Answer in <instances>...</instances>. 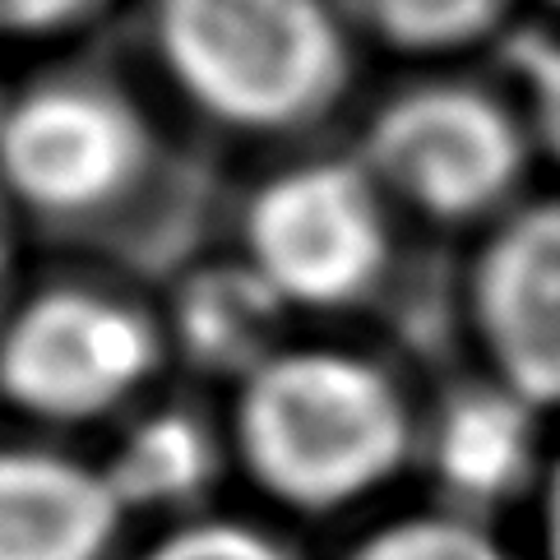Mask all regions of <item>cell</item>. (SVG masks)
Here are the masks:
<instances>
[{
  "label": "cell",
  "mask_w": 560,
  "mask_h": 560,
  "mask_svg": "<svg viewBox=\"0 0 560 560\" xmlns=\"http://www.w3.org/2000/svg\"><path fill=\"white\" fill-rule=\"evenodd\" d=\"M422 422L404 375L371 352L283 343L232 385L223 431L232 464L269 505L329 518L422 464Z\"/></svg>",
  "instance_id": "obj_1"
},
{
  "label": "cell",
  "mask_w": 560,
  "mask_h": 560,
  "mask_svg": "<svg viewBox=\"0 0 560 560\" xmlns=\"http://www.w3.org/2000/svg\"><path fill=\"white\" fill-rule=\"evenodd\" d=\"M149 51L199 121L242 139L315 130L357 70L334 0H149Z\"/></svg>",
  "instance_id": "obj_2"
},
{
  "label": "cell",
  "mask_w": 560,
  "mask_h": 560,
  "mask_svg": "<svg viewBox=\"0 0 560 560\" xmlns=\"http://www.w3.org/2000/svg\"><path fill=\"white\" fill-rule=\"evenodd\" d=\"M352 153L398 218L472 236L524 205L542 163L514 89L464 70H427L380 97Z\"/></svg>",
  "instance_id": "obj_3"
},
{
  "label": "cell",
  "mask_w": 560,
  "mask_h": 560,
  "mask_svg": "<svg viewBox=\"0 0 560 560\" xmlns=\"http://www.w3.org/2000/svg\"><path fill=\"white\" fill-rule=\"evenodd\" d=\"M158 149L144 103L103 70H47L0 97V199L14 218L107 223L149 190Z\"/></svg>",
  "instance_id": "obj_4"
},
{
  "label": "cell",
  "mask_w": 560,
  "mask_h": 560,
  "mask_svg": "<svg viewBox=\"0 0 560 560\" xmlns=\"http://www.w3.org/2000/svg\"><path fill=\"white\" fill-rule=\"evenodd\" d=\"M167 325L130 292L47 283L0 319V404L37 427H97L144 408L167 362Z\"/></svg>",
  "instance_id": "obj_5"
},
{
  "label": "cell",
  "mask_w": 560,
  "mask_h": 560,
  "mask_svg": "<svg viewBox=\"0 0 560 560\" xmlns=\"http://www.w3.org/2000/svg\"><path fill=\"white\" fill-rule=\"evenodd\" d=\"M398 209L357 153L278 167L242 209V259L288 311H348L394 265Z\"/></svg>",
  "instance_id": "obj_6"
},
{
  "label": "cell",
  "mask_w": 560,
  "mask_h": 560,
  "mask_svg": "<svg viewBox=\"0 0 560 560\" xmlns=\"http://www.w3.org/2000/svg\"><path fill=\"white\" fill-rule=\"evenodd\" d=\"M458 302L477 371L560 422V190L477 232Z\"/></svg>",
  "instance_id": "obj_7"
},
{
  "label": "cell",
  "mask_w": 560,
  "mask_h": 560,
  "mask_svg": "<svg viewBox=\"0 0 560 560\" xmlns=\"http://www.w3.org/2000/svg\"><path fill=\"white\" fill-rule=\"evenodd\" d=\"M551 427V417L482 371L454 385L422 422V464L435 477V500L482 518L514 500L528 505L556 440L547 435Z\"/></svg>",
  "instance_id": "obj_8"
},
{
  "label": "cell",
  "mask_w": 560,
  "mask_h": 560,
  "mask_svg": "<svg viewBox=\"0 0 560 560\" xmlns=\"http://www.w3.org/2000/svg\"><path fill=\"white\" fill-rule=\"evenodd\" d=\"M126 524L107 464L47 440L0 445V560H112Z\"/></svg>",
  "instance_id": "obj_9"
},
{
  "label": "cell",
  "mask_w": 560,
  "mask_h": 560,
  "mask_svg": "<svg viewBox=\"0 0 560 560\" xmlns=\"http://www.w3.org/2000/svg\"><path fill=\"white\" fill-rule=\"evenodd\" d=\"M228 458L232 450L223 427L213 431L195 412L144 404L116 454H107L103 464L130 518L149 505L153 514H176V524H182V518H195L199 495L213 487Z\"/></svg>",
  "instance_id": "obj_10"
},
{
  "label": "cell",
  "mask_w": 560,
  "mask_h": 560,
  "mask_svg": "<svg viewBox=\"0 0 560 560\" xmlns=\"http://www.w3.org/2000/svg\"><path fill=\"white\" fill-rule=\"evenodd\" d=\"M283 315L292 311L236 255L223 269L199 273L176 302V315L163 325L172 348H186L205 366H223V375H232L236 385L255 362H265L273 348H283L273 338V325Z\"/></svg>",
  "instance_id": "obj_11"
},
{
  "label": "cell",
  "mask_w": 560,
  "mask_h": 560,
  "mask_svg": "<svg viewBox=\"0 0 560 560\" xmlns=\"http://www.w3.org/2000/svg\"><path fill=\"white\" fill-rule=\"evenodd\" d=\"M357 43L440 66L477 47L510 43L518 0H334Z\"/></svg>",
  "instance_id": "obj_12"
},
{
  "label": "cell",
  "mask_w": 560,
  "mask_h": 560,
  "mask_svg": "<svg viewBox=\"0 0 560 560\" xmlns=\"http://www.w3.org/2000/svg\"><path fill=\"white\" fill-rule=\"evenodd\" d=\"M343 560H533L528 547H514L495 518L454 510V505H427L394 514L385 524L366 528Z\"/></svg>",
  "instance_id": "obj_13"
},
{
  "label": "cell",
  "mask_w": 560,
  "mask_h": 560,
  "mask_svg": "<svg viewBox=\"0 0 560 560\" xmlns=\"http://www.w3.org/2000/svg\"><path fill=\"white\" fill-rule=\"evenodd\" d=\"M505 84L528 116L537 158L560 176V24L537 33H510Z\"/></svg>",
  "instance_id": "obj_14"
},
{
  "label": "cell",
  "mask_w": 560,
  "mask_h": 560,
  "mask_svg": "<svg viewBox=\"0 0 560 560\" xmlns=\"http://www.w3.org/2000/svg\"><path fill=\"white\" fill-rule=\"evenodd\" d=\"M135 560H296L269 528L228 514H195L167 524Z\"/></svg>",
  "instance_id": "obj_15"
},
{
  "label": "cell",
  "mask_w": 560,
  "mask_h": 560,
  "mask_svg": "<svg viewBox=\"0 0 560 560\" xmlns=\"http://www.w3.org/2000/svg\"><path fill=\"white\" fill-rule=\"evenodd\" d=\"M112 0H0V43H47L84 28Z\"/></svg>",
  "instance_id": "obj_16"
},
{
  "label": "cell",
  "mask_w": 560,
  "mask_h": 560,
  "mask_svg": "<svg viewBox=\"0 0 560 560\" xmlns=\"http://www.w3.org/2000/svg\"><path fill=\"white\" fill-rule=\"evenodd\" d=\"M528 556L533 560H560V435L551 440L547 468L528 495Z\"/></svg>",
  "instance_id": "obj_17"
},
{
  "label": "cell",
  "mask_w": 560,
  "mask_h": 560,
  "mask_svg": "<svg viewBox=\"0 0 560 560\" xmlns=\"http://www.w3.org/2000/svg\"><path fill=\"white\" fill-rule=\"evenodd\" d=\"M14 213L0 199V319H5L10 302H14Z\"/></svg>",
  "instance_id": "obj_18"
},
{
  "label": "cell",
  "mask_w": 560,
  "mask_h": 560,
  "mask_svg": "<svg viewBox=\"0 0 560 560\" xmlns=\"http://www.w3.org/2000/svg\"><path fill=\"white\" fill-rule=\"evenodd\" d=\"M537 5H542V10L556 19V24H560V0H537Z\"/></svg>",
  "instance_id": "obj_19"
}]
</instances>
